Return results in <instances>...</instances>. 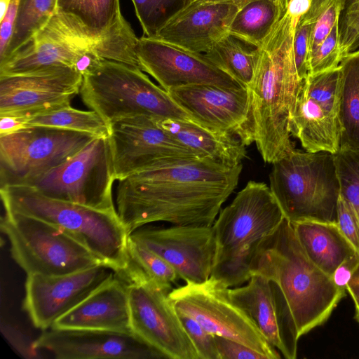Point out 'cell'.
<instances>
[{"instance_id":"cell-1","label":"cell","mask_w":359,"mask_h":359,"mask_svg":"<svg viewBox=\"0 0 359 359\" xmlns=\"http://www.w3.org/2000/svg\"><path fill=\"white\" fill-rule=\"evenodd\" d=\"M242 168L205 157L162 158L118 180L117 214L128 235L156 222L212 226Z\"/></svg>"},{"instance_id":"cell-2","label":"cell","mask_w":359,"mask_h":359,"mask_svg":"<svg viewBox=\"0 0 359 359\" xmlns=\"http://www.w3.org/2000/svg\"><path fill=\"white\" fill-rule=\"evenodd\" d=\"M297 22L287 13L258 48V60L248 90L254 142L264 162L273 163L294 149L290 118L302 81L293 48Z\"/></svg>"},{"instance_id":"cell-3","label":"cell","mask_w":359,"mask_h":359,"mask_svg":"<svg viewBox=\"0 0 359 359\" xmlns=\"http://www.w3.org/2000/svg\"><path fill=\"white\" fill-rule=\"evenodd\" d=\"M250 269L252 276L260 275L279 286L299 337L323 324L345 295L346 290L308 258L285 217L257 243Z\"/></svg>"},{"instance_id":"cell-4","label":"cell","mask_w":359,"mask_h":359,"mask_svg":"<svg viewBox=\"0 0 359 359\" xmlns=\"http://www.w3.org/2000/svg\"><path fill=\"white\" fill-rule=\"evenodd\" d=\"M5 212L28 215L54 225L72 236L118 273L127 265L128 234L117 212L57 200L34 187H0Z\"/></svg>"},{"instance_id":"cell-5","label":"cell","mask_w":359,"mask_h":359,"mask_svg":"<svg viewBox=\"0 0 359 359\" xmlns=\"http://www.w3.org/2000/svg\"><path fill=\"white\" fill-rule=\"evenodd\" d=\"M269 188L292 224H337L340 183L335 155L292 149L272 163Z\"/></svg>"},{"instance_id":"cell-6","label":"cell","mask_w":359,"mask_h":359,"mask_svg":"<svg viewBox=\"0 0 359 359\" xmlns=\"http://www.w3.org/2000/svg\"><path fill=\"white\" fill-rule=\"evenodd\" d=\"M80 94L83 102L109 125L140 116L198 123L142 70L125 63L102 60L83 76Z\"/></svg>"},{"instance_id":"cell-7","label":"cell","mask_w":359,"mask_h":359,"mask_svg":"<svg viewBox=\"0 0 359 359\" xmlns=\"http://www.w3.org/2000/svg\"><path fill=\"white\" fill-rule=\"evenodd\" d=\"M1 229L13 259L27 275L60 276L104 264L60 228L35 217L5 212Z\"/></svg>"},{"instance_id":"cell-8","label":"cell","mask_w":359,"mask_h":359,"mask_svg":"<svg viewBox=\"0 0 359 359\" xmlns=\"http://www.w3.org/2000/svg\"><path fill=\"white\" fill-rule=\"evenodd\" d=\"M115 180L109 137H95L32 186L52 198L117 212L112 194Z\"/></svg>"},{"instance_id":"cell-9","label":"cell","mask_w":359,"mask_h":359,"mask_svg":"<svg viewBox=\"0 0 359 359\" xmlns=\"http://www.w3.org/2000/svg\"><path fill=\"white\" fill-rule=\"evenodd\" d=\"M168 297L177 312L196 320L205 330L241 343L264 355L278 359L252 318L231 299L229 287L210 277L202 283L188 282L170 290Z\"/></svg>"},{"instance_id":"cell-10","label":"cell","mask_w":359,"mask_h":359,"mask_svg":"<svg viewBox=\"0 0 359 359\" xmlns=\"http://www.w3.org/2000/svg\"><path fill=\"white\" fill-rule=\"evenodd\" d=\"M94 137L87 133L43 126H30L0 136L1 187L32 186Z\"/></svg>"},{"instance_id":"cell-11","label":"cell","mask_w":359,"mask_h":359,"mask_svg":"<svg viewBox=\"0 0 359 359\" xmlns=\"http://www.w3.org/2000/svg\"><path fill=\"white\" fill-rule=\"evenodd\" d=\"M341 70L339 67L302 81L289 129L305 151L337 154L340 149Z\"/></svg>"},{"instance_id":"cell-12","label":"cell","mask_w":359,"mask_h":359,"mask_svg":"<svg viewBox=\"0 0 359 359\" xmlns=\"http://www.w3.org/2000/svg\"><path fill=\"white\" fill-rule=\"evenodd\" d=\"M285 219L269 187L250 180L220 210L212 226L217 241L215 261L255 247Z\"/></svg>"},{"instance_id":"cell-13","label":"cell","mask_w":359,"mask_h":359,"mask_svg":"<svg viewBox=\"0 0 359 359\" xmlns=\"http://www.w3.org/2000/svg\"><path fill=\"white\" fill-rule=\"evenodd\" d=\"M126 284L133 332L163 358L199 359L168 297L170 291L146 281Z\"/></svg>"},{"instance_id":"cell-14","label":"cell","mask_w":359,"mask_h":359,"mask_svg":"<svg viewBox=\"0 0 359 359\" xmlns=\"http://www.w3.org/2000/svg\"><path fill=\"white\" fill-rule=\"evenodd\" d=\"M105 264L60 275H27L23 309L36 328H50L54 322L117 275Z\"/></svg>"},{"instance_id":"cell-15","label":"cell","mask_w":359,"mask_h":359,"mask_svg":"<svg viewBox=\"0 0 359 359\" xmlns=\"http://www.w3.org/2000/svg\"><path fill=\"white\" fill-rule=\"evenodd\" d=\"M128 236L165 260L186 283L210 277L217 252L212 226H142Z\"/></svg>"},{"instance_id":"cell-16","label":"cell","mask_w":359,"mask_h":359,"mask_svg":"<svg viewBox=\"0 0 359 359\" xmlns=\"http://www.w3.org/2000/svg\"><path fill=\"white\" fill-rule=\"evenodd\" d=\"M83 76L69 66L0 76V115L28 118L69 105L80 93Z\"/></svg>"},{"instance_id":"cell-17","label":"cell","mask_w":359,"mask_h":359,"mask_svg":"<svg viewBox=\"0 0 359 359\" xmlns=\"http://www.w3.org/2000/svg\"><path fill=\"white\" fill-rule=\"evenodd\" d=\"M109 140L118 181L164 158L203 157L175 140L153 116H135L111 123Z\"/></svg>"},{"instance_id":"cell-18","label":"cell","mask_w":359,"mask_h":359,"mask_svg":"<svg viewBox=\"0 0 359 359\" xmlns=\"http://www.w3.org/2000/svg\"><path fill=\"white\" fill-rule=\"evenodd\" d=\"M167 92L201 124L231 133L246 146L254 142L248 88L192 84L174 88Z\"/></svg>"},{"instance_id":"cell-19","label":"cell","mask_w":359,"mask_h":359,"mask_svg":"<svg viewBox=\"0 0 359 359\" xmlns=\"http://www.w3.org/2000/svg\"><path fill=\"white\" fill-rule=\"evenodd\" d=\"M95 39L55 13L44 27L0 61V76L54 66L74 68L79 56L92 49Z\"/></svg>"},{"instance_id":"cell-20","label":"cell","mask_w":359,"mask_h":359,"mask_svg":"<svg viewBox=\"0 0 359 359\" xmlns=\"http://www.w3.org/2000/svg\"><path fill=\"white\" fill-rule=\"evenodd\" d=\"M136 53L140 69L151 76L166 91L192 84L243 86L203 53L187 51L154 37L139 38Z\"/></svg>"},{"instance_id":"cell-21","label":"cell","mask_w":359,"mask_h":359,"mask_svg":"<svg viewBox=\"0 0 359 359\" xmlns=\"http://www.w3.org/2000/svg\"><path fill=\"white\" fill-rule=\"evenodd\" d=\"M229 295L271 345L285 358H296L300 337L287 301L275 282L252 275L245 286L229 288Z\"/></svg>"},{"instance_id":"cell-22","label":"cell","mask_w":359,"mask_h":359,"mask_svg":"<svg viewBox=\"0 0 359 359\" xmlns=\"http://www.w3.org/2000/svg\"><path fill=\"white\" fill-rule=\"evenodd\" d=\"M32 347L46 349L59 359L163 358L133 332L51 328Z\"/></svg>"},{"instance_id":"cell-23","label":"cell","mask_w":359,"mask_h":359,"mask_svg":"<svg viewBox=\"0 0 359 359\" xmlns=\"http://www.w3.org/2000/svg\"><path fill=\"white\" fill-rule=\"evenodd\" d=\"M238 10L231 4L193 1L170 13L153 37L187 51L205 53L229 34Z\"/></svg>"},{"instance_id":"cell-24","label":"cell","mask_w":359,"mask_h":359,"mask_svg":"<svg viewBox=\"0 0 359 359\" xmlns=\"http://www.w3.org/2000/svg\"><path fill=\"white\" fill-rule=\"evenodd\" d=\"M50 328L133 332L126 283L117 273Z\"/></svg>"},{"instance_id":"cell-25","label":"cell","mask_w":359,"mask_h":359,"mask_svg":"<svg viewBox=\"0 0 359 359\" xmlns=\"http://www.w3.org/2000/svg\"><path fill=\"white\" fill-rule=\"evenodd\" d=\"M158 125L182 145L201 156L229 166L241 164L246 145L238 137L199 123L156 117Z\"/></svg>"},{"instance_id":"cell-26","label":"cell","mask_w":359,"mask_h":359,"mask_svg":"<svg viewBox=\"0 0 359 359\" xmlns=\"http://www.w3.org/2000/svg\"><path fill=\"white\" fill-rule=\"evenodd\" d=\"M292 224L308 258L331 277L344 261L358 253L337 224L306 220Z\"/></svg>"},{"instance_id":"cell-27","label":"cell","mask_w":359,"mask_h":359,"mask_svg":"<svg viewBox=\"0 0 359 359\" xmlns=\"http://www.w3.org/2000/svg\"><path fill=\"white\" fill-rule=\"evenodd\" d=\"M286 11L283 0H254L238 10L229 34L259 48Z\"/></svg>"},{"instance_id":"cell-28","label":"cell","mask_w":359,"mask_h":359,"mask_svg":"<svg viewBox=\"0 0 359 359\" xmlns=\"http://www.w3.org/2000/svg\"><path fill=\"white\" fill-rule=\"evenodd\" d=\"M340 149L359 150V49L349 53L340 63Z\"/></svg>"},{"instance_id":"cell-29","label":"cell","mask_w":359,"mask_h":359,"mask_svg":"<svg viewBox=\"0 0 359 359\" xmlns=\"http://www.w3.org/2000/svg\"><path fill=\"white\" fill-rule=\"evenodd\" d=\"M56 13L97 39L121 13L119 0H57Z\"/></svg>"},{"instance_id":"cell-30","label":"cell","mask_w":359,"mask_h":359,"mask_svg":"<svg viewBox=\"0 0 359 359\" xmlns=\"http://www.w3.org/2000/svg\"><path fill=\"white\" fill-rule=\"evenodd\" d=\"M203 54L218 68L248 88L258 60L257 48L229 34Z\"/></svg>"},{"instance_id":"cell-31","label":"cell","mask_w":359,"mask_h":359,"mask_svg":"<svg viewBox=\"0 0 359 359\" xmlns=\"http://www.w3.org/2000/svg\"><path fill=\"white\" fill-rule=\"evenodd\" d=\"M127 265L118 275L126 283L146 281L170 291L179 278L174 268L162 257L128 236Z\"/></svg>"},{"instance_id":"cell-32","label":"cell","mask_w":359,"mask_h":359,"mask_svg":"<svg viewBox=\"0 0 359 359\" xmlns=\"http://www.w3.org/2000/svg\"><path fill=\"white\" fill-rule=\"evenodd\" d=\"M27 125L87 133L94 137H109L110 125L96 111L75 109L69 105L32 116Z\"/></svg>"},{"instance_id":"cell-33","label":"cell","mask_w":359,"mask_h":359,"mask_svg":"<svg viewBox=\"0 0 359 359\" xmlns=\"http://www.w3.org/2000/svg\"><path fill=\"white\" fill-rule=\"evenodd\" d=\"M138 39L121 13L115 22L95 39L92 50L101 59L140 68L136 53Z\"/></svg>"},{"instance_id":"cell-34","label":"cell","mask_w":359,"mask_h":359,"mask_svg":"<svg viewBox=\"0 0 359 359\" xmlns=\"http://www.w3.org/2000/svg\"><path fill=\"white\" fill-rule=\"evenodd\" d=\"M57 0H20L13 36L1 61L44 27L56 13Z\"/></svg>"},{"instance_id":"cell-35","label":"cell","mask_w":359,"mask_h":359,"mask_svg":"<svg viewBox=\"0 0 359 359\" xmlns=\"http://www.w3.org/2000/svg\"><path fill=\"white\" fill-rule=\"evenodd\" d=\"M256 246L215 261L210 277L228 287H239L248 282L252 276L250 269L251 258Z\"/></svg>"},{"instance_id":"cell-36","label":"cell","mask_w":359,"mask_h":359,"mask_svg":"<svg viewBox=\"0 0 359 359\" xmlns=\"http://www.w3.org/2000/svg\"><path fill=\"white\" fill-rule=\"evenodd\" d=\"M334 155L340 195L359 217V150L339 149Z\"/></svg>"},{"instance_id":"cell-37","label":"cell","mask_w":359,"mask_h":359,"mask_svg":"<svg viewBox=\"0 0 359 359\" xmlns=\"http://www.w3.org/2000/svg\"><path fill=\"white\" fill-rule=\"evenodd\" d=\"M339 43L344 58L359 48V0H342L338 22Z\"/></svg>"},{"instance_id":"cell-38","label":"cell","mask_w":359,"mask_h":359,"mask_svg":"<svg viewBox=\"0 0 359 359\" xmlns=\"http://www.w3.org/2000/svg\"><path fill=\"white\" fill-rule=\"evenodd\" d=\"M343 57L339 43L338 23L309 56V74H317L339 67Z\"/></svg>"},{"instance_id":"cell-39","label":"cell","mask_w":359,"mask_h":359,"mask_svg":"<svg viewBox=\"0 0 359 359\" xmlns=\"http://www.w3.org/2000/svg\"><path fill=\"white\" fill-rule=\"evenodd\" d=\"M144 36L153 37L161 24L170 15L177 0H131Z\"/></svg>"},{"instance_id":"cell-40","label":"cell","mask_w":359,"mask_h":359,"mask_svg":"<svg viewBox=\"0 0 359 359\" xmlns=\"http://www.w3.org/2000/svg\"><path fill=\"white\" fill-rule=\"evenodd\" d=\"M199 359H220L215 335L205 330L191 317L177 312Z\"/></svg>"},{"instance_id":"cell-41","label":"cell","mask_w":359,"mask_h":359,"mask_svg":"<svg viewBox=\"0 0 359 359\" xmlns=\"http://www.w3.org/2000/svg\"><path fill=\"white\" fill-rule=\"evenodd\" d=\"M341 1L332 0L313 22L309 40V56L326 39L334 25L338 23Z\"/></svg>"},{"instance_id":"cell-42","label":"cell","mask_w":359,"mask_h":359,"mask_svg":"<svg viewBox=\"0 0 359 359\" xmlns=\"http://www.w3.org/2000/svg\"><path fill=\"white\" fill-rule=\"evenodd\" d=\"M337 225L346 239L359 253V217L352 206L340 195Z\"/></svg>"},{"instance_id":"cell-43","label":"cell","mask_w":359,"mask_h":359,"mask_svg":"<svg viewBox=\"0 0 359 359\" xmlns=\"http://www.w3.org/2000/svg\"><path fill=\"white\" fill-rule=\"evenodd\" d=\"M312 24L298 22L294 35L293 48L299 77L303 80L309 75V40Z\"/></svg>"},{"instance_id":"cell-44","label":"cell","mask_w":359,"mask_h":359,"mask_svg":"<svg viewBox=\"0 0 359 359\" xmlns=\"http://www.w3.org/2000/svg\"><path fill=\"white\" fill-rule=\"evenodd\" d=\"M220 359H266L258 351L236 341L215 335Z\"/></svg>"},{"instance_id":"cell-45","label":"cell","mask_w":359,"mask_h":359,"mask_svg":"<svg viewBox=\"0 0 359 359\" xmlns=\"http://www.w3.org/2000/svg\"><path fill=\"white\" fill-rule=\"evenodd\" d=\"M20 0H11L0 26V60L4 57L13 36Z\"/></svg>"},{"instance_id":"cell-46","label":"cell","mask_w":359,"mask_h":359,"mask_svg":"<svg viewBox=\"0 0 359 359\" xmlns=\"http://www.w3.org/2000/svg\"><path fill=\"white\" fill-rule=\"evenodd\" d=\"M359 264V254L344 261L335 270L332 278L335 284L346 290V286L351 279L353 273Z\"/></svg>"},{"instance_id":"cell-47","label":"cell","mask_w":359,"mask_h":359,"mask_svg":"<svg viewBox=\"0 0 359 359\" xmlns=\"http://www.w3.org/2000/svg\"><path fill=\"white\" fill-rule=\"evenodd\" d=\"M28 118L15 114L0 115V136L16 133L28 128Z\"/></svg>"},{"instance_id":"cell-48","label":"cell","mask_w":359,"mask_h":359,"mask_svg":"<svg viewBox=\"0 0 359 359\" xmlns=\"http://www.w3.org/2000/svg\"><path fill=\"white\" fill-rule=\"evenodd\" d=\"M311 0H290L287 6V13L291 18L299 22L302 15L310 8Z\"/></svg>"},{"instance_id":"cell-49","label":"cell","mask_w":359,"mask_h":359,"mask_svg":"<svg viewBox=\"0 0 359 359\" xmlns=\"http://www.w3.org/2000/svg\"><path fill=\"white\" fill-rule=\"evenodd\" d=\"M346 290L351 294L355 309H359V280L349 281L346 286Z\"/></svg>"},{"instance_id":"cell-50","label":"cell","mask_w":359,"mask_h":359,"mask_svg":"<svg viewBox=\"0 0 359 359\" xmlns=\"http://www.w3.org/2000/svg\"><path fill=\"white\" fill-rule=\"evenodd\" d=\"M252 1H254V0H196L194 1L231 4L236 6L240 9ZM283 1L285 2V4L286 5V7H287L285 0H283Z\"/></svg>"},{"instance_id":"cell-51","label":"cell","mask_w":359,"mask_h":359,"mask_svg":"<svg viewBox=\"0 0 359 359\" xmlns=\"http://www.w3.org/2000/svg\"><path fill=\"white\" fill-rule=\"evenodd\" d=\"M11 2V0H0V20L4 17Z\"/></svg>"},{"instance_id":"cell-52","label":"cell","mask_w":359,"mask_h":359,"mask_svg":"<svg viewBox=\"0 0 359 359\" xmlns=\"http://www.w3.org/2000/svg\"><path fill=\"white\" fill-rule=\"evenodd\" d=\"M359 280V264L358 265V266L354 270V271L353 273V275H352V277H351V279L350 281H351V280Z\"/></svg>"},{"instance_id":"cell-53","label":"cell","mask_w":359,"mask_h":359,"mask_svg":"<svg viewBox=\"0 0 359 359\" xmlns=\"http://www.w3.org/2000/svg\"><path fill=\"white\" fill-rule=\"evenodd\" d=\"M177 1H180L182 2V6H184V5L189 4L196 0H177Z\"/></svg>"},{"instance_id":"cell-54","label":"cell","mask_w":359,"mask_h":359,"mask_svg":"<svg viewBox=\"0 0 359 359\" xmlns=\"http://www.w3.org/2000/svg\"><path fill=\"white\" fill-rule=\"evenodd\" d=\"M289 1L290 0H285V3H286L287 6V3H288Z\"/></svg>"}]
</instances>
